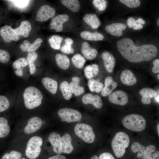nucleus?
Masks as SVG:
<instances>
[{
	"label": "nucleus",
	"mask_w": 159,
	"mask_h": 159,
	"mask_svg": "<svg viewBox=\"0 0 159 159\" xmlns=\"http://www.w3.org/2000/svg\"><path fill=\"white\" fill-rule=\"evenodd\" d=\"M118 49L121 55L131 62L138 63L149 61L157 56L158 50L152 44L136 46L129 38H122L117 42Z\"/></svg>",
	"instance_id": "nucleus-1"
},
{
	"label": "nucleus",
	"mask_w": 159,
	"mask_h": 159,
	"mask_svg": "<svg viewBox=\"0 0 159 159\" xmlns=\"http://www.w3.org/2000/svg\"><path fill=\"white\" fill-rule=\"evenodd\" d=\"M23 96L25 107L30 110L34 109L40 105L43 98L41 91L33 86L28 87L25 89Z\"/></svg>",
	"instance_id": "nucleus-2"
},
{
	"label": "nucleus",
	"mask_w": 159,
	"mask_h": 159,
	"mask_svg": "<svg viewBox=\"0 0 159 159\" xmlns=\"http://www.w3.org/2000/svg\"><path fill=\"white\" fill-rule=\"evenodd\" d=\"M130 139L128 135L123 132H118L112 139L111 146L115 156L122 157L125 152V149L129 146Z\"/></svg>",
	"instance_id": "nucleus-3"
},
{
	"label": "nucleus",
	"mask_w": 159,
	"mask_h": 159,
	"mask_svg": "<svg viewBox=\"0 0 159 159\" xmlns=\"http://www.w3.org/2000/svg\"><path fill=\"white\" fill-rule=\"evenodd\" d=\"M124 127L131 130L140 132L144 130L146 127V121L140 115L131 114L125 116L122 120Z\"/></svg>",
	"instance_id": "nucleus-4"
},
{
	"label": "nucleus",
	"mask_w": 159,
	"mask_h": 159,
	"mask_svg": "<svg viewBox=\"0 0 159 159\" xmlns=\"http://www.w3.org/2000/svg\"><path fill=\"white\" fill-rule=\"evenodd\" d=\"M43 140L40 137L35 136L31 137L28 140L25 150L26 156L30 159H35L39 155Z\"/></svg>",
	"instance_id": "nucleus-5"
},
{
	"label": "nucleus",
	"mask_w": 159,
	"mask_h": 159,
	"mask_svg": "<svg viewBox=\"0 0 159 159\" xmlns=\"http://www.w3.org/2000/svg\"><path fill=\"white\" fill-rule=\"evenodd\" d=\"M76 135L85 142L91 143L95 140V135L92 127L84 123L77 124L74 128Z\"/></svg>",
	"instance_id": "nucleus-6"
},
{
	"label": "nucleus",
	"mask_w": 159,
	"mask_h": 159,
	"mask_svg": "<svg viewBox=\"0 0 159 159\" xmlns=\"http://www.w3.org/2000/svg\"><path fill=\"white\" fill-rule=\"evenodd\" d=\"M58 114L64 121L68 122L78 121L82 117V114L79 111L69 108L61 109L58 111Z\"/></svg>",
	"instance_id": "nucleus-7"
},
{
	"label": "nucleus",
	"mask_w": 159,
	"mask_h": 159,
	"mask_svg": "<svg viewBox=\"0 0 159 159\" xmlns=\"http://www.w3.org/2000/svg\"><path fill=\"white\" fill-rule=\"evenodd\" d=\"M132 151L134 153L138 152V158L141 159L144 157L151 154L156 150L155 146L153 145H150L145 147L138 142H134L131 147Z\"/></svg>",
	"instance_id": "nucleus-8"
},
{
	"label": "nucleus",
	"mask_w": 159,
	"mask_h": 159,
	"mask_svg": "<svg viewBox=\"0 0 159 159\" xmlns=\"http://www.w3.org/2000/svg\"><path fill=\"white\" fill-rule=\"evenodd\" d=\"M55 14V10L54 8L48 5H44L39 9L36 20L40 21H46L53 17Z\"/></svg>",
	"instance_id": "nucleus-9"
},
{
	"label": "nucleus",
	"mask_w": 159,
	"mask_h": 159,
	"mask_svg": "<svg viewBox=\"0 0 159 159\" xmlns=\"http://www.w3.org/2000/svg\"><path fill=\"white\" fill-rule=\"evenodd\" d=\"M0 35L4 40L7 43L11 41H17L20 39V36L16 34L15 29L7 25H4L1 28Z\"/></svg>",
	"instance_id": "nucleus-10"
},
{
	"label": "nucleus",
	"mask_w": 159,
	"mask_h": 159,
	"mask_svg": "<svg viewBox=\"0 0 159 159\" xmlns=\"http://www.w3.org/2000/svg\"><path fill=\"white\" fill-rule=\"evenodd\" d=\"M108 100L112 103L121 105H126L128 101L127 94L122 90H117L111 93L108 96Z\"/></svg>",
	"instance_id": "nucleus-11"
},
{
	"label": "nucleus",
	"mask_w": 159,
	"mask_h": 159,
	"mask_svg": "<svg viewBox=\"0 0 159 159\" xmlns=\"http://www.w3.org/2000/svg\"><path fill=\"white\" fill-rule=\"evenodd\" d=\"M42 122V119L39 117H31L24 128V132L27 134H30L36 132L41 127Z\"/></svg>",
	"instance_id": "nucleus-12"
},
{
	"label": "nucleus",
	"mask_w": 159,
	"mask_h": 159,
	"mask_svg": "<svg viewBox=\"0 0 159 159\" xmlns=\"http://www.w3.org/2000/svg\"><path fill=\"white\" fill-rule=\"evenodd\" d=\"M69 19V16L66 14L58 15L54 17L50 23V29H54L58 32H61L63 29V24Z\"/></svg>",
	"instance_id": "nucleus-13"
},
{
	"label": "nucleus",
	"mask_w": 159,
	"mask_h": 159,
	"mask_svg": "<svg viewBox=\"0 0 159 159\" xmlns=\"http://www.w3.org/2000/svg\"><path fill=\"white\" fill-rule=\"evenodd\" d=\"M126 28L125 24L120 23H115L106 26L105 28L106 31L111 35L116 37L121 36L122 31Z\"/></svg>",
	"instance_id": "nucleus-14"
},
{
	"label": "nucleus",
	"mask_w": 159,
	"mask_h": 159,
	"mask_svg": "<svg viewBox=\"0 0 159 159\" xmlns=\"http://www.w3.org/2000/svg\"><path fill=\"white\" fill-rule=\"evenodd\" d=\"M48 139L53 147L54 151L57 154H61L62 151L60 135L56 132H52L49 135Z\"/></svg>",
	"instance_id": "nucleus-15"
},
{
	"label": "nucleus",
	"mask_w": 159,
	"mask_h": 159,
	"mask_svg": "<svg viewBox=\"0 0 159 159\" xmlns=\"http://www.w3.org/2000/svg\"><path fill=\"white\" fill-rule=\"evenodd\" d=\"M82 100L84 104H91L97 108H100L102 106L101 98L97 95H94L91 93L87 94L83 96Z\"/></svg>",
	"instance_id": "nucleus-16"
},
{
	"label": "nucleus",
	"mask_w": 159,
	"mask_h": 159,
	"mask_svg": "<svg viewBox=\"0 0 159 159\" xmlns=\"http://www.w3.org/2000/svg\"><path fill=\"white\" fill-rule=\"evenodd\" d=\"M101 56L106 71L109 73L112 72L115 64L114 56L107 52H103Z\"/></svg>",
	"instance_id": "nucleus-17"
},
{
	"label": "nucleus",
	"mask_w": 159,
	"mask_h": 159,
	"mask_svg": "<svg viewBox=\"0 0 159 159\" xmlns=\"http://www.w3.org/2000/svg\"><path fill=\"white\" fill-rule=\"evenodd\" d=\"M81 51L84 57L89 60L95 58L98 53L96 49L91 47L88 43L86 42L82 43Z\"/></svg>",
	"instance_id": "nucleus-18"
},
{
	"label": "nucleus",
	"mask_w": 159,
	"mask_h": 159,
	"mask_svg": "<svg viewBox=\"0 0 159 159\" xmlns=\"http://www.w3.org/2000/svg\"><path fill=\"white\" fill-rule=\"evenodd\" d=\"M121 82L127 86H132L135 84L137 80L133 73L130 70L126 69L121 73L120 76Z\"/></svg>",
	"instance_id": "nucleus-19"
},
{
	"label": "nucleus",
	"mask_w": 159,
	"mask_h": 159,
	"mask_svg": "<svg viewBox=\"0 0 159 159\" xmlns=\"http://www.w3.org/2000/svg\"><path fill=\"white\" fill-rule=\"evenodd\" d=\"M139 94L142 97L141 99L142 103L144 104H149L151 102V99L155 97L157 93L153 89L145 87L140 91Z\"/></svg>",
	"instance_id": "nucleus-20"
},
{
	"label": "nucleus",
	"mask_w": 159,
	"mask_h": 159,
	"mask_svg": "<svg viewBox=\"0 0 159 159\" xmlns=\"http://www.w3.org/2000/svg\"><path fill=\"white\" fill-rule=\"evenodd\" d=\"M42 41V38H38L33 43L31 44L28 41L25 40L23 42V44L20 46V47L23 52H34L39 48Z\"/></svg>",
	"instance_id": "nucleus-21"
},
{
	"label": "nucleus",
	"mask_w": 159,
	"mask_h": 159,
	"mask_svg": "<svg viewBox=\"0 0 159 159\" xmlns=\"http://www.w3.org/2000/svg\"><path fill=\"white\" fill-rule=\"evenodd\" d=\"M105 87L102 89V94L104 97L109 95L117 87V83L115 82L111 76L106 78L105 81Z\"/></svg>",
	"instance_id": "nucleus-22"
},
{
	"label": "nucleus",
	"mask_w": 159,
	"mask_h": 159,
	"mask_svg": "<svg viewBox=\"0 0 159 159\" xmlns=\"http://www.w3.org/2000/svg\"><path fill=\"white\" fill-rule=\"evenodd\" d=\"M62 147V152L69 154L73 150L74 148L71 143L72 138L68 133H65L61 137Z\"/></svg>",
	"instance_id": "nucleus-23"
},
{
	"label": "nucleus",
	"mask_w": 159,
	"mask_h": 159,
	"mask_svg": "<svg viewBox=\"0 0 159 159\" xmlns=\"http://www.w3.org/2000/svg\"><path fill=\"white\" fill-rule=\"evenodd\" d=\"M17 34L25 37H28L31 29L30 22L27 20H24L21 23L20 26L14 29Z\"/></svg>",
	"instance_id": "nucleus-24"
},
{
	"label": "nucleus",
	"mask_w": 159,
	"mask_h": 159,
	"mask_svg": "<svg viewBox=\"0 0 159 159\" xmlns=\"http://www.w3.org/2000/svg\"><path fill=\"white\" fill-rule=\"evenodd\" d=\"M83 20L93 29H97L101 24V22L98 17L96 15L93 14H86L83 18Z\"/></svg>",
	"instance_id": "nucleus-25"
},
{
	"label": "nucleus",
	"mask_w": 159,
	"mask_h": 159,
	"mask_svg": "<svg viewBox=\"0 0 159 159\" xmlns=\"http://www.w3.org/2000/svg\"><path fill=\"white\" fill-rule=\"evenodd\" d=\"M42 82L44 87L50 93L55 94L57 91L58 84L55 80L48 77H45L42 80Z\"/></svg>",
	"instance_id": "nucleus-26"
},
{
	"label": "nucleus",
	"mask_w": 159,
	"mask_h": 159,
	"mask_svg": "<svg viewBox=\"0 0 159 159\" xmlns=\"http://www.w3.org/2000/svg\"><path fill=\"white\" fill-rule=\"evenodd\" d=\"M80 80L79 77H73L72 78V82L69 84L72 93L74 94L76 96L80 95L85 92L84 88L79 85Z\"/></svg>",
	"instance_id": "nucleus-27"
},
{
	"label": "nucleus",
	"mask_w": 159,
	"mask_h": 159,
	"mask_svg": "<svg viewBox=\"0 0 159 159\" xmlns=\"http://www.w3.org/2000/svg\"><path fill=\"white\" fill-rule=\"evenodd\" d=\"M81 37L83 39L90 41H102L104 39L103 35L100 33L84 31L82 32L80 34Z\"/></svg>",
	"instance_id": "nucleus-28"
},
{
	"label": "nucleus",
	"mask_w": 159,
	"mask_h": 159,
	"mask_svg": "<svg viewBox=\"0 0 159 159\" xmlns=\"http://www.w3.org/2000/svg\"><path fill=\"white\" fill-rule=\"evenodd\" d=\"M55 60L57 66L64 70L67 69L69 66V59L66 55L57 54L55 56Z\"/></svg>",
	"instance_id": "nucleus-29"
},
{
	"label": "nucleus",
	"mask_w": 159,
	"mask_h": 159,
	"mask_svg": "<svg viewBox=\"0 0 159 159\" xmlns=\"http://www.w3.org/2000/svg\"><path fill=\"white\" fill-rule=\"evenodd\" d=\"M99 71V67L96 64L88 65L84 69V73L86 77L90 80L96 76Z\"/></svg>",
	"instance_id": "nucleus-30"
},
{
	"label": "nucleus",
	"mask_w": 159,
	"mask_h": 159,
	"mask_svg": "<svg viewBox=\"0 0 159 159\" xmlns=\"http://www.w3.org/2000/svg\"><path fill=\"white\" fill-rule=\"evenodd\" d=\"M61 3L71 11L76 12L80 9V3L77 0H61Z\"/></svg>",
	"instance_id": "nucleus-31"
},
{
	"label": "nucleus",
	"mask_w": 159,
	"mask_h": 159,
	"mask_svg": "<svg viewBox=\"0 0 159 159\" xmlns=\"http://www.w3.org/2000/svg\"><path fill=\"white\" fill-rule=\"evenodd\" d=\"M60 89L64 98L67 100L70 99L72 95V92L69 84L67 81L62 82L60 84Z\"/></svg>",
	"instance_id": "nucleus-32"
},
{
	"label": "nucleus",
	"mask_w": 159,
	"mask_h": 159,
	"mask_svg": "<svg viewBox=\"0 0 159 159\" xmlns=\"http://www.w3.org/2000/svg\"><path fill=\"white\" fill-rule=\"evenodd\" d=\"M37 57V53L35 51L29 52L27 54L26 59L29 64L30 72L31 74H33L35 73L36 68L34 62Z\"/></svg>",
	"instance_id": "nucleus-33"
},
{
	"label": "nucleus",
	"mask_w": 159,
	"mask_h": 159,
	"mask_svg": "<svg viewBox=\"0 0 159 159\" xmlns=\"http://www.w3.org/2000/svg\"><path fill=\"white\" fill-rule=\"evenodd\" d=\"M88 85L91 92H95L99 93L101 91L103 88V85L98 80L91 79L88 82Z\"/></svg>",
	"instance_id": "nucleus-34"
},
{
	"label": "nucleus",
	"mask_w": 159,
	"mask_h": 159,
	"mask_svg": "<svg viewBox=\"0 0 159 159\" xmlns=\"http://www.w3.org/2000/svg\"><path fill=\"white\" fill-rule=\"evenodd\" d=\"M63 40V38L58 35H54L49 39V42L51 47L55 49H59Z\"/></svg>",
	"instance_id": "nucleus-35"
},
{
	"label": "nucleus",
	"mask_w": 159,
	"mask_h": 159,
	"mask_svg": "<svg viewBox=\"0 0 159 159\" xmlns=\"http://www.w3.org/2000/svg\"><path fill=\"white\" fill-rule=\"evenodd\" d=\"M72 61L74 66L79 69L83 67L86 61L85 59L79 54L74 55L72 58Z\"/></svg>",
	"instance_id": "nucleus-36"
},
{
	"label": "nucleus",
	"mask_w": 159,
	"mask_h": 159,
	"mask_svg": "<svg viewBox=\"0 0 159 159\" xmlns=\"http://www.w3.org/2000/svg\"><path fill=\"white\" fill-rule=\"evenodd\" d=\"M65 44L61 48V51L66 54H72L74 50L72 47L73 41L71 38H67L64 39Z\"/></svg>",
	"instance_id": "nucleus-37"
},
{
	"label": "nucleus",
	"mask_w": 159,
	"mask_h": 159,
	"mask_svg": "<svg viewBox=\"0 0 159 159\" xmlns=\"http://www.w3.org/2000/svg\"><path fill=\"white\" fill-rule=\"evenodd\" d=\"M10 106V102L6 97L0 95V112L7 110Z\"/></svg>",
	"instance_id": "nucleus-38"
},
{
	"label": "nucleus",
	"mask_w": 159,
	"mask_h": 159,
	"mask_svg": "<svg viewBox=\"0 0 159 159\" xmlns=\"http://www.w3.org/2000/svg\"><path fill=\"white\" fill-rule=\"evenodd\" d=\"M26 59L24 57L19 58L16 60L13 64V67L17 69H22L28 64Z\"/></svg>",
	"instance_id": "nucleus-39"
},
{
	"label": "nucleus",
	"mask_w": 159,
	"mask_h": 159,
	"mask_svg": "<svg viewBox=\"0 0 159 159\" xmlns=\"http://www.w3.org/2000/svg\"><path fill=\"white\" fill-rule=\"evenodd\" d=\"M92 3L99 11L105 10L107 6V1L105 0H94Z\"/></svg>",
	"instance_id": "nucleus-40"
},
{
	"label": "nucleus",
	"mask_w": 159,
	"mask_h": 159,
	"mask_svg": "<svg viewBox=\"0 0 159 159\" xmlns=\"http://www.w3.org/2000/svg\"><path fill=\"white\" fill-rule=\"evenodd\" d=\"M122 4L130 8H135L139 6L140 1L139 0H120Z\"/></svg>",
	"instance_id": "nucleus-41"
},
{
	"label": "nucleus",
	"mask_w": 159,
	"mask_h": 159,
	"mask_svg": "<svg viewBox=\"0 0 159 159\" xmlns=\"http://www.w3.org/2000/svg\"><path fill=\"white\" fill-rule=\"evenodd\" d=\"M10 58L9 53L7 51L0 49V62L6 63L9 62Z\"/></svg>",
	"instance_id": "nucleus-42"
},
{
	"label": "nucleus",
	"mask_w": 159,
	"mask_h": 159,
	"mask_svg": "<svg viewBox=\"0 0 159 159\" xmlns=\"http://www.w3.org/2000/svg\"><path fill=\"white\" fill-rule=\"evenodd\" d=\"M14 4L19 8H24L27 6L29 4V0H11Z\"/></svg>",
	"instance_id": "nucleus-43"
},
{
	"label": "nucleus",
	"mask_w": 159,
	"mask_h": 159,
	"mask_svg": "<svg viewBox=\"0 0 159 159\" xmlns=\"http://www.w3.org/2000/svg\"><path fill=\"white\" fill-rule=\"evenodd\" d=\"M9 153L11 159H20L22 156L20 152L16 150H11Z\"/></svg>",
	"instance_id": "nucleus-44"
},
{
	"label": "nucleus",
	"mask_w": 159,
	"mask_h": 159,
	"mask_svg": "<svg viewBox=\"0 0 159 159\" xmlns=\"http://www.w3.org/2000/svg\"><path fill=\"white\" fill-rule=\"evenodd\" d=\"M153 64L154 66L152 69V72L154 73L159 72V59H157L154 60Z\"/></svg>",
	"instance_id": "nucleus-45"
},
{
	"label": "nucleus",
	"mask_w": 159,
	"mask_h": 159,
	"mask_svg": "<svg viewBox=\"0 0 159 159\" xmlns=\"http://www.w3.org/2000/svg\"><path fill=\"white\" fill-rule=\"evenodd\" d=\"M99 159H115L113 155L109 153H104L99 156Z\"/></svg>",
	"instance_id": "nucleus-46"
},
{
	"label": "nucleus",
	"mask_w": 159,
	"mask_h": 159,
	"mask_svg": "<svg viewBox=\"0 0 159 159\" xmlns=\"http://www.w3.org/2000/svg\"><path fill=\"white\" fill-rule=\"evenodd\" d=\"M142 159H159V151H157L153 153L144 157Z\"/></svg>",
	"instance_id": "nucleus-47"
},
{
	"label": "nucleus",
	"mask_w": 159,
	"mask_h": 159,
	"mask_svg": "<svg viewBox=\"0 0 159 159\" xmlns=\"http://www.w3.org/2000/svg\"><path fill=\"white\" fill-rule=\"evenodd\" d=\"M135 19L133 17L129 18L127 20V24L129 28H131L134 26L135 22Z\"/></svg>",
	"instance_id": "nucleus-48"
},
{
	"label": "nucleus",
	"mask_w": 159,
	"mask_h": 159,
	"mask_svg": "<svg viewBox=\"0 0 159 159\" xmlns=\"http://www.w3.org/2000/svg\"><path fill=\"white\" fill-rule=\"evenodd\" d=\"M47 159H66L65 157L62 155L57 154Z\"/></svg>",
	"instance_id": "nucleus-49"
},
{
	"label": "nucleus",
	"mask_w": 159,
	"mask_h": 159,
	"mask_svg": "<svg viewBox=\"0 0 159 159\" xmlns=\"http://www.w3.org/2000/svg\"><path fill=\"white\" fill-rule=\"evenodd\" d=\"M133 27V29L134 30H140L142 29L143 28V26L142 25L137 24L135 23Z\"/></svg>",
	"instance_id": "nucleus-50"
},
{
	"label": "nucleus",
	"mask_w": 159,
	"mask_h": 159,
	"mask_svg": "<svg viewBox=\"0 0 159 159\" xmlns=\"http://www.w3.org/2000/svg\"><path fill=\"white\" fill-rule=\"evenodd\" d=\"M15 73L18 76H21L23 74L22 69H17L15 71Z\"/></svg>",
	"instance_id": "nucleus-51"
},
{
	"label": "nucleus",
	"mask_w": 159,
	"mask_h": 159,
	"mask_svg": "<svg viewBox=\"0 0 159 159\" xmlns=\"http://www.w3.org/2000/svg\"><path fill=\"white\" fill-rule=\"evenodd\" d=\"M135 23L137 24L141 25L144 24H145V21L141 18L138 19L137 20L135 21Z\"/></svg>",
	"instance_id": "nucleus-52"
},
{
	"label": "nucleus",
	"mask_w": 159,
	"mask_h": 159,
	"mask_svg": "<svg viewBox=\"0 0 159 159\" xmlns=\"http://www.w3.org/2000/svg\"><path fill=\"white\" fill-rule=\"evenodd\" d=\"M1 159H11L9 153H4L2 156Z\"/></svg>",
	"instance_id": "nucleus-53"
},
{
	"label": "nucleus",
	"mask_w": 159,
	"mask_h": 159,
	"mask_svg": "<svg viewBox=\"0 0 159 159\" xmlns=\"http://www.w3.org/2000/svg\"><path fill=\"white\" fill-rule=\"evenodd\" d=\"M159 93H158V94H157L156 96L155 97V101L158 103L159 102Z\"/></svg>",
	"instance_id": "nucleus-54"
},
{
	"label": "nucleus",
	"mask_w": 159,
	"mask_h": 159,
	"mask_svg": "<svg viewBox=\"0 0 159 159\" xmlns=\"http://www.w3.org/2000/svg\"><path fill=\"white\" fill-rule=\"evenodd\" d=\"M90 159H99L98 157L96 155H95L92 156Z\"/></svg>",
	"instance_id": "nucleus-55"
},
{
	"label": "nucleus",
	"mask_w": 159,
	"mask_h": 159,
	"mask_svg": "<svg viewBox=\"0 0 159 159\" xmlns=\"http://www.w3.org/2000/svg\"><path fill=\"white\" fill-rule=\"evenodd\" d=\"M159 123H158L157 125V131H158V136H159Z\"/></svg>",
	"instance_id": "nucleus-56"
},
{
	"label": "nucleus",
	"mask_w": 159,
	"mask_h": 159,
	"mask_svg": "<svg viewBox=\"0 0 159 159\" xmlns=\"http://www.w3.org/2000/svg\"><path fill=\"white\" fill-rule=\"evenodd\" d=\"M157 24L158 26H159V18H158L157 21Z\"/></svg>",
	"instance_id": "nucleus-57"
},
{
	"label": "nucleus",
	"mask_w": 159,
	"mask_h": 159,
	"mask_svg": "<svg viewBox=\"0 0 159 159\" xmlns=\"http://www.w3.org/2000/svg\"><path fill=\"white\" fill-rule=\"evenodd\" d=\"M42 124H45V121H42Z\"/></svg>",
	"instance_id": "nucleus-58"
},
{
	"label": "nucleus",
	"mask_w": 159,
	"mask_h": 159,
	"mask_svg": "<svg viewBox=\"0 0 159 159\" xmlns=\"http://www.w3.org/2000/svg\"><path fill=\"white\" fill-rule=\"evenodd\" d=\"M157 78L158 80H159V74H158L157 75Z\"/></svg>",
	"instance_id": "nucleus-59"
},
{
	"label": "nucleus",
	"mask_w": 159,
	"mask_h": 159,
	"mask_svg": "<svg viewBox=\"0 0 159 159\" xmlns=\"http://www.w3.org/2000/svg\"><path fill=\"white\" fill-rule=\"evenodd\" d=\"M22 159H26V158H22Z\"/></svg>",
	"instance_id": "nucleus-60"
}]
</instances>
